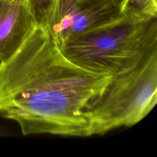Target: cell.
<instances>
[{"label": "cell", "mask_w": 157, "mask_h": 157, "mask_svg": "<svg viewBox=\"0 0 157 157\" xmlns=\"http://www.w3.org/2000/svg\"><path fill=\"white\" fill-rule=\"evenodd\" d=\"M111 77L72 62L37 25L0 62V117L17 123L24 136L89 137V111Z\"/></svg>", "instance_id": "1"}, {"label": "cell", "mask_w": 157, "mask_h": 157, "mask_svg": "<svg viewBox=\"0 0 157 157\" xmlns=\"http://www.w3.org/2000/svg\"><path fill=\"white\" fill-rule=\"evenodd\" d=\"M58 47L77 66L112 76L134 67L157 50V18L123 13L111 22L69 39Z\"/></svg>", "instance_id": "2"}, {"label": "cell", "mask_w": 157, "mask_h": 157, "mask_svg": "<svg viewBox=\"0 0 157 157\" xmlns=\"http://www.w3.org/2000/svg\"><path fill=\"white\" fill-rule=\"evenodd\" d=\"M156 101L157 50L134 67L111 77L89 111V137L137 124Z\"/></svg>", "instance_id": "3"}, {"label": "cell", "mask_w": 157, "mask_h": 157, "mask_svg": "<svg viewBox=\"0 0 157 157\" xmlns=\"http://www.w3.org/2000/svg\"><path fill=\"white\" fill-rule=\"evenodd\" d=\"M125 1L79 0L57 23L46 29L59 47L76 36L121 17Z\"/></svg>", "instance_id": "4"}, {"label": "cell", "mask_w": 157, "mask_h": 157, "mask_svg": "<svg viewBox=\"0 0 157 157\" xmlns=\"http://www.w3.org/2000/svg\"><path fill=\"white\" fill-rule=\"evenodd\" d=\"M36 25L26 0H0V62L19 49Z\"/></svg>", "instance_id": "5"}, {"label": "cell", "mask_w": 157, "mask_h": 157, "mask_svg": "<svg viewBox=\"0 0 157 157\" xmlns=\"http://www.w3.org/2000/svg\"><path fill=\"white\" fill-rule=\"evenodd\" d=\"M123 13L144 18H157V0H126Z\"/></svg>", "instance_id": "6"}, {"label": "cell", "mask_w": 157, "mask_h": 157, "mask_svg": "<svg viewBox=\"0 0 157 157\" xmlns=\"http://www.w3.org/2000/svg\"><path fill=\"white\" fill-rule=\"evenodd\" d=\"M36 24L44 26L51 17L57 0H26Z\"/></svg>", "instance_id": "7"}, {"label": "cell", "mask_w": 157, "mask_h": 157, "mask_svg": "<svg viewBox=\"0 0 157 157\" xmlns=\"http://www.w3.org/2000/svg\"><path fill=\"white\" fill-rule=\"evenodd\" d=\"M79 0H57L55 9L44 26L48 29L57 23Z\"/></svg>", "instance_id": "8"}]
</instances>
